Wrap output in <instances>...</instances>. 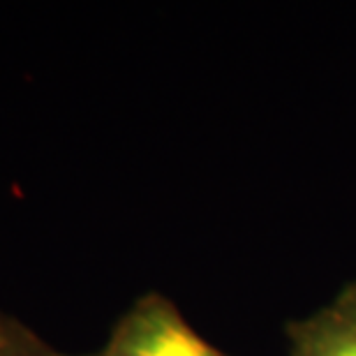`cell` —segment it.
Returning <instances> with one entry per match:
<instances>
[{
  "label": "cell",
  "mask_w": 356,
  "mask_h": 356,
  "mask_svg": "<svg viewBox=\"0 0 356 356\" xmlns=\"http://www.w3.org/2000/svg\"><path fill=\"white\" fill-rule=\"evenodd\" d=\"M74 356H229L192 329L172 298L158 291L139 296L109 338L90 354Z\"/></svg>",
  "instance_id": "1"
},
{
  "label": "cell",
  "mask_w": 356,
  "mask_h": 356,
  "mask_svg": "<svg viewBox=\"0 0 356 356\" xmlns=\"http://www.w3.org/2000/svg\"><path fill=\"white\" fill-rule=\"evenodd\" d=\"M289 356H356V282L329 305L287 326Z\"/></svg>",
  "instance_id": "2"
},
{
  "label": "cell",
  "mask_w": 356,
  "mask_h": 356,
  "mask_svg": "<svg viewBox=\"0 0 356 356\" xmlns=\"http://www.w3.org/2000/svg\"><path fill=\"white\" fill-rule=\"evenodd\" d=\"M0 356H74L56 350L26 322L0 310Z\"/></svg>",
  "instance_id": "3"
}]
</instances>
